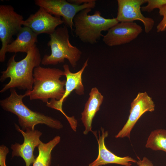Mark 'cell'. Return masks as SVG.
Here are the masks:
<instances>
[{
    "instance_id": "obj_23",
    "label": "cell",
    "mask_w": 166,
    "mask_h": 166,
    "mask_svg": "<svg viewBox=\"0 0 166 166\" xmlns=\"http://www.w3.org/2000/svg\"><path fill=\"white\" fill-rule=\"evenodd\" d=\"M67 1L71 3L77 5H81L85 3L91 2L93 0H68Z\"/></svg>"
},
{
    "instance_id": "obj_20",
    "label": "cell",
    "mask_w": 166,
    "mask_h": 166,
    "mask_svg": "<svg viewBox=\"0 0 166 166\" xmlns=\"http://www.w3.org/2000/svg\"><path fill=\"white\" fill-rule=\"evenodd\" d=\"M159 10V15L162 16L163 18L156 26L158 32H163L166 30V5L162 6Z\"/></svg>"
},
{
    "instance_id": "obj_9",
    "label": "cell",
    "mask_w": 166,
    "mask_h": 166,
    "mask_svg": "<svg viewBox=\"0 0 166 166\" xmlns=\"http://www.w3.org/2000/svg\"><path fill=\"white\" fill-rule=\"evenodd\" d=\"M155 107L152 98L146 92L139 93L131 103L128 120L115 138L128 137L129 139L131 131L141 116L146 112L154 111Z\"/></svg>"
},
{
    "instance_id": "obj_8",
    "label": "cell",
    "mask_w": 166,
    "mask_h": 166,
    "mask_svg": "<svg viewBox=\"0 0 166 166\" xmlns=\"http://www.w3.org/2000/svg\"><path fill=\"white\" fill-rule=\"evenodd\" d=\"M116 18L119 22H133L138 20L144 24L145 31L148 33L152 29L155 22L152 18L144 17L141 12V6L147 0H118Z\"/></svg>"
},
{
    "instance_id": "obj_12",
    "label": "cell",
    "mask_w": 166,
    "mask_h": 166,
    "mask_svg": "<svg viewBox=\"0 0 166 166\" xmlns=\"http://www.w3.org/2000/svg\"><path fill=\"white\" fill-rule=\"evenodd\" d=\"M88 60L89 59H88L85 61L80 70L75 73L70 71L68 65L65 64L63 65L65 76L66 77L65 93L62 97L59 100L51 99L46 103L47 106L58 110L62 113L64 112L62 107L63 104L73 91L75 90L76 93L79 95L84 94V88L82 82V75L88 65Z\"/></svg>"
},
{
    "instance_id": "obj_15",
    "label": "cell",
    "mask_w": 166,
    "mask_h": 166,
    "mask_svg": "<svg viewBox=\"0 0 166 166\" xmlns=\"http://www.w3.org/2000/svg\"><path fill=\"white\" fill-rule=\"evenodd\" d=\"M104 97L96 87L92 88L89 93V97L86 101L83 112L81 113V120L85 127L83 132L87 134L92 130V123L97 113L99 110L102 103Z\"/></svg>"
},
{
    "instance_id": "obj_6",
    "label": "cell",
    "mask_w": 166,
    "mask_h": 166,
    "mask_svg": "<svg viewBox=\"0 0 166 166\" xmlns=\"http://www.w3.org/2000/svg\"><path fill=\"white\" fill-rule=\"evenodd\" d=\"M24 20L23 16L15 12L12 6H0V62L5 61L7 46L22 28Z\"/></svg>"
},
{
    "instance_id": "obj_7",
    "label": "cell",
    "mask_w": 166,
    "mask_h": 166,
    "mask_svg": "<svg viewBox=\"0 0 166 166\" xmlns=\"http://www.w3.org/2000/svg\"><path fill=\"white\" fill-rule=\"evenodd\" d=\"M36 5L44 9L47 12L57 17H62L65 25L73 30V19L75 15L82 10L87 8L94 9L96 0L77 5L65 0H35Z\"/></svg>"
},
{
    "instance_id": "obj_11",
    "label": "cell",
    "mask_w": 166,
    "mask_h": 166,
    "mask_svg": "<svg viewBox=\"0 0 166 166\" xmlns=\"http://www.w3.org/2000/svg\"><path fill=\"white\" fill-rule=\"evenodd\" d=\"M15 126L17 130L23 136L24 141L21 144L15 143L11 145L12 157H21L24 160L26 166H30L36 158L34 154V149L42 142L40 139L42 133L37 130L27 129L25 132L16 124Z\"/></svg>"
},
{
    "instance_id": "obj_10",
    "label": "cell",
    "mask_w": 166,
    "mask_h": 166,
    "mask_svg": "<svg viewBox=\"0 0 166 166\" xmlns=\"http://www.w3.org/2000/svg\"><path fill=\"white\" fill-rule=\"evenodd\" d=\"M142 31V27L135 22H121L108 31L102 40L110 47L123 45L136 39Z\"/></svg>"
},
{
    "instance_id": "obj_18",
    "label": "cell",
    "mask_w": 166,
    "mask_h": 166,
    "mask_svg": "<svg viewBox=\"0 0 166 166\" xmlns=\"http://www.w3.org/2000/svg\"><path fill=\"white\" fill-rule=\"evenodd\" d=\"M145 147L154 151L166 152V130L160 129L152 131L148 137Z\"/></svg>"
},
{
    "instance_id": "obj_14",
    "label": "cell",
    "mask_w": 166,
    "mask_h": 166,
    "mask_svg": "<svg viewBox=\"0 0 166 166\" xmlns=\"http://www.w3.org/2000/svg\"><path fill=\"white\" fill-rule=\"evenodd\" d=\"M102 135L99 137H96L98 143V154L97 159L89 164V166H101L109 164H118L124 166H131L132 163H136L137 161L129 156L120 157L109 150L106 147L105 139L108 135V131H104V129L101 128Z\"/></svg>"
},
{
    "instance_id": "obj_21",
    "label": "cell",
    "mask_w": 166,
    "mask_h": 166,
    "mask_svg": "<svg viewBox=\"0 0 166 166\" xmlns=\"http://www.w3.org/2000/svg\"><path fill=\"white\" fill-rule=\"evenodd\" d=\"M9 152L8 148L4 145L0 146V165L7 166L6 164V157Z\"/></svg>"
},
{
    "instance_id": "obj_19",
    "label": "cell",
    "mask_w": 166,
    "mask_h": 166,
    "mask_svg": "<svg viewBox=\"0 0 166 166\" xmlns=\"http://www.w3.org/2000/svg\"><path fill=\"white\" fill-rule=\"evenodd\" d=\"M147 5L141 7V10L143 12H150L155 9H160L166 5V0H147Z\"/></svg>"
},
{
    "instance_id": "obj_5",
    "label": "cell",
    "mask_w": 166,
    "mask_h": 166,
    "mask_svg": "<svg viewBox=\"0 0 166 166\" xmlns=\"http://www.w3.org/2000/svg\"><path fill=\"white\" fill-rule=\"evenodd\" d=\"M49 36L50 39L47 45L50 47L51 53L49 55H44L42 59V64L56 65L63 63L66 59L73 67H75L82 53L70 43L67 26L64 25L57 27Z\"/></svg>"
},
{
    "instance_id": "obj_2",
    "label": "cell",
    "mask_w": 166,
    "mask_h": 166,
    "mask_svg": "<svg viewBox=\"0 0 166 166\" xmlns=\"http://www.w3.org/2000/svg\"><path fill=\"white\" fill-rule=\"evenodd\" d=\"M63 76L64 71L58 68L36 67L33 72V89L25 93L31 100H39L46 104L49 99L59 100L65 92L66 80L60 79Z\"/></svg>"
},
{
    "instance_id": "obj_17",
    "label": "cell",
    "mask_w": 166,
    "mask_h": 166,
    "mask_svg": "<svg viewBox=\"0 0 166 166\" xmlns=\"http://www.w3.org/2000/svg\"><path fill=\"white\" fill-rule=\"evenodd\" d=\"M60 140V136H57L47 143L42 142L38 147V155L35 159L33 166H50L51 152Z\"/></svg>"
},
{
    "instance_id": "obj_16",
    "label": "cell",
    "mask_w": 166,
    "mask_h": 166,
    "mask_svg": "<svg viewBox=\"0 0 166 166\" xmlns=\"http://www.w3.org/2000/svg\"><path fill=\"white\" fill-rule=\"evenodd\" d=\"M37 36L30 28L22 27L16 39L7 45L6 52L27 53L38 42Z\"/></svg>"
},
{
    "instance_id": "obj_13",
    "label": "cell",
    "mask_w": 166,
    "mask_h": 166,
    "mask_svg": "<svg viewBox=\"0 0 166 166\" xmlns=\"http://www.w3.org/2000/svg\"><path fill=\"white\" fill-rule=\"evenodd\" d=\"M64 23L61 17L53 16L44 9L39 7L34 14L24 20L22 25L30 28L36 35L43 33L50 35L57 26Z\"/></svg>"
},
{
    "instance_id": "obj_1",
    "label": "cell",
    "mask_w": 166,
    "mask_h": 166,
    "mask_svg": "<svg viewBox=\"0 0 166 166\" xmlns=\"http://www.w3.org/2000/svg\"><path fill=\"white\" fill-rule=\"evenodd\" d=\"M15 57L14 55L9 59L6 69L1 72V82L8 78L10 79L9 82L4 85L0 90L1 93L12 88L26 91L33 89L34 70L40 66L42 60L38 48L36 44L28 52L25 57L18 61H15Z\"/></svg>"
},
{
    "instance_id": "obj_22",
    "label": "cell",
    "mask_w": 166,
    "mask_h": 166,
    "mask_svg": "<svg viewBox=\"0 0 166 166\" xmlns=\"http://www.w3.org/2000/svg\"><path fill=\"white\" fill-rule=\"evenodd\" d=\"M138 158L139 160L136 163L138 166H153L152 162L146 157H144L142 160Z\"/></svg>"
},
{
    "instance_id": "obj_3",
    "label": "cell",
    "mask_w": 166,
    "mask_h": 166,
    "mask_svg": "<svg viewBox=\"0 0 166 166\" xmlns=\"http://www.w3.org/2000/svg\"><path fill=\"white\" fill-rule=\"evenodd\" d=\"M10 94L8 97L0 100V105L4 110L17 116L22 130H34V126L38 124H45L57 129L63 128L62 124L58 120L29 109L23 101V98L26 97L25 93L18 94L15 88L10 89Z\"/></svg>"
},
{
    "instance_id": "obj_4",
    "label": "cell",
    "mask_w": 166,
    "mask_h": 166,
    "mask_svg": "<svg viewBox=\"0 0 166 166\" xmlns=\"http://www.w3.org/2000/svg\"><path fill=\"white\" fill-rule=\"evenodd\" d=\"M91 10L87 8L80 11L74 18L73 22L76 36L84 43L94 44L103 36L102 31H108L119 22L116 18H104L99 10L89 14Z\"/></svg>"
}]
</instances>
